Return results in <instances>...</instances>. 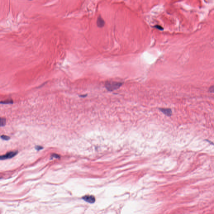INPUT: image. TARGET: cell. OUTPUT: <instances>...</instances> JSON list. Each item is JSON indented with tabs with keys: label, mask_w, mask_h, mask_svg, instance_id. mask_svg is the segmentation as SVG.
<instances>
[{
	"label": "cell",
	"mask_w": 214,
	"mask_h": 214,
	"mask_svg": "<svg viewBox=\"0 0 214 214\" xmlns=\"http://www.w3.org/2000/svg\"><path fill=\"white\" fill-rule=\"evenodd\" d=\"M97 24L98 27H100V28H102L104 26L105 24L104 20L101 16H98V19H97Z\"/></svg>",
	"instance_id": "cell-5"
},
{
	"label": "cell",
	"mask_w": 214,
	"mask_h": 214,
	"mask_svg": "<svg viewBox=\"0 0 214 214\" xmlns=\"http://www.w3.org/2000/svg\"><path fill=\"white\" fill-rule=\"evenodd\" d=\"M154 27L156 28L157 29H159L160 30L163 31L164 30L162 26H160V25H156V26H154Z\"/></svg>",
	"instance_id": "cell-8"
},
{
	"label": "cell",
	"mask_w": 214,
	"mask_h": 214,
	"mask_svg": "<svg viewBox=\"0 0 214 214\" xmlns=\"http://www.w3.org/2000/svg\"><path fill=\"white\" fill-rule=\"evenodd\" d=\"M1 138L2 139H3V140H5V141H8V140H9L10 139L9 137L8 136H5V135H2V136H1Z\"/></svg>",
	"instance_id": "cell-7"
},
{
	"label": "cell",
	"mask_w": 214,
	"mask_h": 214,
	"mask_svg": "<svg viewBox=\"0 0 214 214\" xmlns=\"http://www.w3.org/2000/svg\"><path fill=\"white\" fill-rule=\"evenodd\" d=\"M159 110L162 112V113L164 114L165 115L168 116H171L172 115V111L170 108H160Z\"/></svg>",
	"instance_id": "cell-4"
},
{
	"label": "cell",
	"mask_w": 214,
	"mask_h": 214,
	"mask_svg": "<svg viewBox=\"0 0 214 214\" xmlns=\"http://www.w3.org/2000/svg\"><path fill=\"white\" fill-rule=\"evenodd\" d=\"M87 95H80V97H82V98H84V97H86Z\"/></svg>",
	"instance_id": "cell-13"
},
{
	"label": "cell",
	"mask_w": 214,
	"mask_h": 214,
	"mask_svg": "<svg viewBox=\"0 0 214 214\" xmlns=\"http://www.w3.org/2000/svg\"><path fill=\"white\" fill-rule=\"evenodd\" d=\"M18 154V151H11L9 153L5 154V155H2L0 157L1 160H5V159H9L12 158L14 157Z\"/></svg>",
	"instance_id": "cell-2"
},
{
	"label": "cell",
	"mask_w": 214,
	"mask_h": 214,
	"mask_svg": "<svg viewBox=\"0 0 214 214\" xmlns=\"http://www.w3.org/2000/svg\"><path fill=\"white\" fill-rule=\"evenodd\" d=\"M43 149V147L40 146H35V149L37 151H39L40 150L42 149Z\"/></svg>",
	"instance_id": "cell-10"
},
{
	"label": "cell",
	"mask_w": 214,
	"mask_h": 214,
	"mask_svg": "<svg viewBox=\"0 0 214 214\" xmlns=\"http://www.w3.org/2000/svg\"><path fill=\"white\" fill-rule=\"evenodd\" d=\"M13 103V101H11V100L5 101V102H1V103H3V104H11V103Z\"/></svg>",
	"instance_id": "cell-12"
},
{
	"label": "cell",
	"mask_w": 214,
	"mask_h": 214,
	"mask_svg": "<svg viewBox=\"0 0 214 214\" xmlns=\"http://www.w3.org/2000/svg\"><path fill=\"white\" fill-rule=\"evenodd\" d=\"M52 157H54V158H60V156L59 155H58V154H53L52 155Z\"/></svg>",
	"instance_id": "cell-11"
},
{
	"label": "cell",
	"mask_w": 214,
	"mask_h": 214,
	"mask_svg": "<svg viewBox=\"0 0 214 214\" xmlns=\"http://www.w3.org/2000/svg\"><path fill=\"white\" fill-rule=\"evenodd\" d=\"M5 123H6V121H5V119H1V123H0V125H1V126H5Z\"/></svg>",
	"instance_id": "cell-6"
},
{
	"label": "cell",
	"mask_w": 214,
	"mask_h": 214,
	"mask_svg": "<svg viewBox=\"0 0 214 214\" xmlns=\"http://www.w3.org/2000/svg\"><path fill=\"white\" fill-rule=\"evenodd\" d=\"M82 199H83V200H85L86 202L91 204L94 203H95V197L93 195H85V196L82 197Z\"/></svg>",
	"instance_id": "cell-3"
},
{
	"label": "cell",
	"mask_w": 214,
	"mask_h": 214,
	"mask_svg": "<svg viewBox=\"0 0 214 214\" xmlns=\"http://www.w3.org/2000/svg\"><path fill=\"white\" fill-rule=\"evenodd\" d=\"M209 91L210 93H214V85L210 87Z\"/></svg>",
	"instance_id": "cell-9"
},
{
	"label": "cell",
	"mask_w": 214,
	"mask_h": 214,
	"mask_svg": "<svg viewBox=\"0 0 214 214\" xmlns=\"http://www.w3.org/2000/svg\"><path fill=\"white\" fill-rule=\"evenodd\" d=\"M122 85L123 83L121 82L107 81L105 83V87L108 91H113L119 89Z\"/></svg>",
	"instance_id": "cell-1"
}]
</instances>
